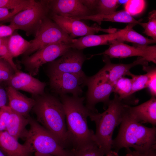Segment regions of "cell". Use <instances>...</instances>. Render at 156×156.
<instances>
[{
	"mask_svg": "<svg viewBox=\"0 0 156 156\" xmlns=\"http://www.w3.org/2000/svg\"><path fill=\"white\" fill-rule=\"evenodd\" d=\"M60 96L65 112L67 137L71 149L95 143L94 133L89 128L87 122V118L92 111L84 105L85 98L67 94Z\"/></svg>",
	"mask_w": 156,
	"mask_h": 156,
	"instance_id": "obj_1",
	"label": "cell"
},
{
	"mask_svg": "<svg viewBox=\"0 0 156 156\" xmlns=\"http://www.w3.org/2000/svg\"><path fill=\"white\" fill-rule=\"evenodd\" d=\"M33 97L35 103L32 110L36 116V120L52 133L63 146L69 149L65 114L61 100L45 93Z\"/></svg>",
	"mask_w": 156,
	"mask_h": 156,
	"instance_id": "obj_2",
	"label": "cell"
},
{
	"mask_svg": "<svg viewBox=\"0 0 156 156\" xmlns=\"http://www.w3.org/2000/svg\"><path fill=\"white\" fill-rule=\"evenodd\" d=\"M127 105L116 137L113 140L112 148L118 153L122 148H134L142 152L156 148V128L148 127L136 120L130 114Z\"/></svg>",
	"mask_w": 156,
	"mask_h": 156,
	"instance_id": "obj_3",
	"label": "cell"
},
{
	"mask_svg": "<svg viewBox=\"0 0 156 156\" xmlns=\"http://www.w3.org/2000/svg\"><path fill=\"white\" fill-rule=\"evenodd\" d=\"M126 104L115 94L105 111L101 113L92 112L89 116L96 126L94 142L105 155L112 150L113 133L121 122Z\"/></svg>",
	"mask_w": 156,
	"mask_h": 156,
	"instance_id": "obj_4",
	"label": "cell"
},
{
	"mask_svg": "<svg viewBox=\"0 0 156 156\" xmlns=\"http://www.w3.org/2000/svg\"><path fill=\"white\" fill-rule=\"evenodd\" d=\"M30 128L25 142L34 153L54 156H72L70 150L65 148L57 139L37 121L28 116Z\"/></svg>",
	"mask_w": 156,
	"mask_h": 156,
	"instance_id": "obj_5",
	"label": "cell"
},
{
	"mask_svg": "<svg viewBox=\"0 0 156 156\" xmlns=\"http://www.w3.org/2000/svg\"><path fill=\"white\" fill-rule=\"evenodd\" d=\"M34 36L29 41L30 46L23 54L24 57L51 44L60 42L70 44L73 39L48 16L42 21Z\"/></svg>",
	"mask_w": 156,
	"mask_h": 156,
	"instance_id": "obj_6",
	"label": "cell"
},
{
	"mask_svg": "<svg viewBox=\"0 0 156 156\" xmlns=\"http://www.w3.org/2000/svg\"><path fill=\"white\" fill-rule=\"evenodd\" d=\"M49 12L47 0H34L32 5L16 14L8 22L16 30L25 31L27 36L35 35Z\"/></svg>",
	"mask_w": 156,
	"mask_h": 156,
	"instance_id": "obj_7",
	"label": "cell"
},
{
	"mask_svg": "<svg viewBox=\"0 0 156 156\" xmlns=\"http://www.w3.org/2000/svg\"><path fill=\"white\" fill-rule=\"evenodd\" d=\"M70 48V44L63 42L49 45L29 55L24 57L22 63L29 74L33 76L38 74L43 65L54 61Z\"/></svg>",
	"mask_w": 156,
	"mask_h": 156,
	"instance_id": "obj_8",
	"label": "cell"
},
{
	"mask_svg": "<svg viewBox=\"0 0 156 156\" xmlns=\"http://www.w3.org/2000/svg\"><path fill=\"white\" fill-rule=\"evenodd\" d=\"M107 55L110 58H125L139 56L144 58L147 62L156 63V46L141 45L135 44L129 46L116 40L111 42L109 47L104 52L98 55Z\"/></svg>",
	"mask_w": 156,
	"mask_h": 156,
	"instance_id": "obj_9",
	"label": "cell"
},
{
	"mask_svg": "<svg viewBox=\"0 0 156 156\" xmlns=\"http://www.w3.org/2000/svg\"><path fill=\"white\" fill-rule=\"evenodd\" d=\"M51 88L60 95L70 93L80 96L83 92L82 86L85 85L87 77L62 72H48Z\"/></svg>",
	"mask_w": 156,
	"mask_h": 156,
	"instance_id": "obj_10",
	"label": "cell"
},
{
	"mask_svg": "<svg viewBox=\"0 0 156 156\" xmlns=\"http://www.w3.org/2000/svg\"><path fill=\"white\" fill-rule=\"evenodd\" d=\"M86 59L82 51L71 48L60 58L49 63L47 73H67L86 78L87 76L82 70V67Z\"/></svg>",
	"mask_w": 156,
	"mask_h": 156,
	"instance_id": "obj_11",
	"label": "cell"
},
{
	"mask_svg": "<svg viewBox=\"0 0 156 156\" xmlns=\"http://www.w3.org/2000/svg\"><path fill=\"white\" fill-rule=\"evenodd\" d=\"M85 85L88 87L86 106L89 110L97 112L95 106L100 102L107 106L110 101V95L113 92V84L104 81L93 76L87 77Z\"/></svg>",
	"mask_w": 156,
	"mask_h": 156,
	"instance_id": "obj_12",
	"label": "cell"
},
{
	"mask_svg": "<svg viewBox=\"0 0 156 156\" xmlns=\"http://www.w3.org/2000/svg\"><path fill=\"white\" fill-rule=\"evenodd\" d=\"M50 18L72 39L94 34L100 31L107 33L111 31L110 28L89 26L80 20L71 17L53 14Z\"/></svg>",
	"mask_w": 156,
	"mask_h": 156,
	"instance_id": "obj_13",
	"label": "cell"
},
{
	"mask_svg": "<svg viewBox=\"0 0 156 156\" xmlns=\"http://www.w3.org/2000/svg\"><path fill=\"white\" fill-rule=\"evenodd\" d=\"M47 2L51 15L71 18L93 15L92 11L83 5L80 0H47Z\"/></svg>",
	"mask_w": 156,
	"mask_h": 156,
	"instance_id": "obj_14",
	"label": "cell"
},
{
	"mask_svg": "<svg viewBox=\"0 0 156 156\" xmlns=\"http://www.w3.org/2000/svg\"><path fill=\"white\" fill-rule=\"evenodd\" d=\"M8 86L17 90H21L31 94L33 96L44 93L47 83L35 78L29 74L18 70L14 73L6 82Z\"/></svg>",
	"mask_w": 156,
	"mask_h": 156,
	"instance_id": "obj_15",
	"label": "cell"
},
{
	"mask_svg": "<svg viewBox=\"0 0 156 156\" xmlns=\"http://www.w3.org/2000/svg\"><path fill=\"white\" fill-rule=\"evenodd\" d=\"M136 25L129 23L124 29L114 33L100 35H90L77 39H73L70 44L71 48L81 50L87 47L110 44L112 42L116 40Z\"/></svg>",
	"mask_w": 156,
	"mask_h": 156,
	"instance_id": "obj_16",
	"label": "cell"
},
{
	"mask_svg": "<svg viewBox=\"0 0 156 156\" xmlns=\"http://www.w3.org/2000/svg\"><path fill=\"white\" fill-rule=\"evenodd\" d=\"M105 56L103 61L105 64L100 70L105 79L109 83L114 84L119 79L126 75L130 76V69L138 65H147L148 62L144 58L139 57L133 62L129 64H114L111 63L109 57Z\"/></svg>",
	"mask_w": 156,
	"mask_h": 156,
	"instance_id": "obj_17",
	"label": "cell"
},
{
	"mask_svg": "<svg viewBox=\"0 0 156 156\" xmlns=\"http://www.w3.org/2000/svg\"><path fill=\"white\" fill-rule=\"evenodd\" d=\"M0 149L6 156H33L34 153L29 144L20 143L5 131L0 132Z\"/></svg>",
	"mask_w": 156,
	"mask_h": 156,
	"instance_id": "obj_18",
	"label": "cell"
},
{
	"mask_svg": "<svg viewBox=\"0 0 156 156\" xmlns=\"http://www.w3.org/2000/svg\"><path fill=\"white\" fill-rule=\"evenodd\" d=\"M128 110L136 120L142 124L149 123L156 125V99L152 97L148 101L136 106L127 105Z\"/></svg>",
	"mask_w": 156,
	"mask_h": 156,
	"instance_id": "obj_19",
	"label": "cell"
},
{
	"mask_svg": "<svg viewBox=\"0 0 156 156\" xmlns=\"http://www.w3.org/2000/svg\"><path fill=\"white\" fill-rule=\"evenodd\" d=\"M11 109L25 117H27L35 103L33 98H29L18 90L8 86L5 89Z\"/></svg>",
	"mask_w": 156,
	"mask_h": 156,
	"instance_id": "obj_20",
	"label": "cell"
},
{
	"mask_svg": "<svg viewBox=\"0 0 156 156\" xmlns=\"http://www.w3.org/2000/svg\"><path fill=\"white\" fill-rule=\"evenodd\" d=\"M29 116L25 117L11 110L5 131L18 140L20 138H25L28 131L26 127L29 124Z\"/></svg>",
	"mask_w": 156,
	"mask_h": 156,
	"instance_id": "obj_21",
	"label": "cell"
},
{
	"mask_svg": "<svg viewBox=\"0 0 156 156\" xmlns=\"http://www.w3.org/2000/svg\"><path fill=\"white\" fill-rule=\"evenodd\" d=\"M80 20H90L99 24L103 21L133 23L139 24L140 22L137 21L125 10L115 11L106 14H94L83 17L73 18Z\"/></svg>",
	"mask_w": 156,
	"mask_h": 156,
	"instance_id": "obj_22",
	"label": "cell"
},
{
	"mask_svg": "<svg viewBox=\"0 0 156 156\" xmlns=\"http://www.w3.org/2000/svg\"><path fill=\"white\" fill-rule=\"evenodd\" d=\"M14 33L9 37L8 41V48L13 58L23 54L30 46V41Z\"/></svg>",
	"mask_w": 156,
	"mask_h": 156,
	"instance_id": "obj_23",
	"label": "cell"
},
{
	"mask_svg": "<svg viewBox=\"0 0 156 156\" xmlns=\"http://www.w3.org/2000/svg\"><path fill=\"white\" fill-rule=\"evenodd\" d=\"M132 88L131 79L122 77L114 84L113 92L117 94L119 99L124 103L125 100L131 95Z\"/></svg>",
	"mask_w": 156,
	"mask_h": 156,
	"instance_id": "obj_24",
	"label": "cell"
},
{
	"mask_svg": "<svg viewBox=\"0 0 156 156\" xmlns=\"http://www.w3.org/2000/svg\"><path fill=\"white\" fill-rule=\"evenodd\" d=\"M129 29L122 36L116 40L120 42L127 41L141 45H148L156 43V40L145 37L134 30Z\"/></svg>",
	"mask_w": 156,
	"mask_h": 156,
	"instance_id": "obj_25",
	"label": "cell"
},
{
	"mask_svg": "<svg viewBox=\"0 0 156 156\" xmlns=\"http://www.w3.org/2000/svg\"><path fill=\"white\" fill-rule=\"evenodd\" d=\"M72 156H105V154L95 143L70 149Z\"/></svg>",
	"mask_w": 156,
	"mask_h": 156,
	"instance_id": "obj_26",
	"label": "cell"
},
{
	"mask_svg": "<svg viewBox=\"0 0 156 156\" xmlns=\"http://www.w3.org/2000/svg\"><path fill=\"white\" fill-rule=\"evenodd\" d=\"M147 23L140 22L139 25L144 28V33L152 39L156 40V11L153 10L148 14Z\"/></svg>",
	"mask_w": 156,
	"mask_h": 156,
	"instance_id": "obj_27",
	"label": "cell"
},
{
	"mask_svg": "<svg viewBox=\"0 0 156 156\" xmlns=\"http://www.w3.org/2000/svg\"><path fill=\"white\" fill-rule=\"evenodd\" d=\"M119 5L117 0H98L95 9L96 14H106L115 12Z\"/></svg>",
	"mask_w": 156,
	"mask_h": 156,
	"instance_id": "obj_28",
	"label": "cell"
},
{
	"mask_svg": "<svg viewBox=\"0 0 156 156\" xmlns=\"http://www.w3.org/2000/svg\"><path fill=\"white\" fill-rule=\"evenodd\" d=\"M132 80V88L131 95L138 91L147 88L149 79V75L145 74L136 75L131 73L130 75Z\"/></svg>",
	"mask_w": 156,
	"mask_h": 156,
	"instance_id": "obj_29",
	"label": "cell"
},
{
	"mask_svg": "<svg viewBox=\"0 0 156 156\" xmlns=\"http://www.w3.org/2000/svg\"><path fill=\"white\" fill-rule=\"evenodd\" d=\"M145 5L144 0H127L124 5L125 10L132 16L141 13L144 10Z\"/></svg>",
	"mask_w": 156,
	"mask_h": 156,
	"instance_id": "obj_30",
	"label": "cell"
},
{
	"mask_svg": "<svg viewBox=\"0 0 156 156\" xmlns=\"http://www.w3.org/2000/svg\"><path fill=\"white\" fill-rule=\"evenodd\" d=\"M34 0H0V8L26 9L32 5Z\"/></svg>",
	"mask_w": 156,
	"mask_h": 156,
	"instance_id": "obj_31",
	"label": "cell"
},
{
	"mask_svg": "<svg viewBox=\"0 0 156 156\" xmlns=\"http://www.w3.org/2000/svg\"><path fill=\"white\" fill-rule=\"evenodd\" d=\"M143 70L146 71L149 75V79L147 86L152 97L156 96V69L144 65L143 66Z\"/></svg>",
	"mask_w": 156,
	"mask_h": 156,
	"instance_id": "obj_32",
	"label": "cell"
},
{
	"mask_svg": "<svg viewBox=\"0 0 156 156\" xmlns=\"http://www.w3.org/2000/svg\"><path fill=\"white\" fill-rule=\"evenodd\" d=\"M9 37L7 40L0 46V58L3 59L8 62L15 72L18 70L16 65L13 61L14 58L10 53L8 48V41Z\"/></svg>",
	"mask_w": 156,
	"mask_h": 156,
	"instance_id": "obj_33",
	"label": "cell"
},
{
	"mask_svg": "<svg viewBox=\"0 0 156 156\" xmlns=\"http://www.w3.org/2000/svg\"><path fill=\"white\" fill-rule=\"evenodd\" d=\"M24 9L23 8H0V22H8L16 14Z\"/></svg>",
	"mask_w": 156,
	"mask_h": 156,
	"instance_id": "obj_34",
	"label": "cell"
},
{
	"mask_svg": "<svg viewBox=\"0 0 156 156\" xmlns=\"http://www.w3.org/2000/svg\"><path fill=\"white\" fill-rule=\"evenodd\" d=\"M11 111L8 105L0 107V132L5 131L8 119Z\"/></svg>",
	"mask_w": 156,
	"mask_h": 156,
	"instance_id": "obj_35",
	"label": "cell"
},
{
	"mask_svg": "<svg viewBox=\"0 0 156 156\" xmlns=\"http://www.w3.org/2000/svg\"><path fill=\"white\" fill-rule=\"evenodd\" d=\"M14 73V70L11 66L0 69V83L8 81Z\"/></svg>",
	"mask_w": 156,
	"mask_h": 156,
	"instance_id": "obj_36",
	"label": "cell"
},
{
	"mask_svg": "<svg viewBox=\"0 0 156 156\" xmlns=\"http://www.w3.org/2000/svg\"><path fill=\"white\" fill-rule=\"evenodd\" d=\"M16 30L13 26L0 25V37H5L11 35Z\"/></svg>",
	"mask_w": 156,
	"mask_h": 156,
	"instance_id": "obj_37",
	"label": "cell"
},
{
	"mask_svg": "<svg viewBox=\"0 0 156 156\" xmlns=\"http://www.w3.org/2000/svg\"><path fill=\"white\" fill-rule=\"evenodd\" d=\"M126 149L131 154L132 156H156V148H152L142 152L135 151H132L129 148Z\"/></svg>",
	"mask_w": 156,
	"mask_h": 156,
	"instance_id": "obj_38",
	"label": "cell"
},
{
	"mask_svg": "<svg viewBox=\"0 0 156 156\" xmlns=\"http://www.w3.org/2000/svg\"><path fill=\"white\" fill-rule=\"evenodd\" d=\"M0 83V107L6 105L8 96L6 89L1 85Z\"/></svg>",
	"mask_w": 156,
	"mask_h": 156,
	"instance_id": "obj_39",
	"label": "cell"
},
{
	"mask_svg": "<svg viewBox=\"0 0 156 156\" xmlns=\"http://www.w3.org/2000/svg\"><path fill=\"white\" fill-rule=\"evenodd\" d=\"M98 0H80L81 2L88 9L92 10L95 9Z\"/></svg>",
	"mask_w": 156,
	"mask_h": 156,
	"instance_id": "obj_40",
	"label": "cell"
},
{
	"mask_svg": "<svg viewBox=\"0 0 156 156\" xmlns=\"http://www.w3.org/2000/svg\"><path fill=\"white\" fill-rule=\"evenodd\" d=\"M127 154L124 156H132L131 154L128 151L126 150ZM105 156H119L118 153L112 150L110 152L106 154Z\"/></svg>",
	"mask_w": 156,
	"mask_h": 156,
	"instance_id": "obj_41",
	"label": "cell"
},
{
	"mask_svg": "<svg viewBox=\"0 0 156 156\" xmlns=\"http://www.w3.org/2000/svg\"><path fill=\"white\" fill-rule=\"evenodd\" d=\"M33 156H54L53 155H47V154H44L41 153H34V155Z\"/></svg>",
	"mask_w": 156,
	"mask_h": 156,
	"instance_id": "obj_42",
	"label": "cell"
},
{
	"mask_svg": "<svg viewBox=\"0 0 156 156\" xmlns=\"http://www.w3.org/2000/svg\"><path fill=\"white\" fill-rule=\"evenodd\" d=\"M8 37H0V46L7 40Z\"/></svg>",
	"mask_w": 156,
	"mask_h": 156,
	"instance_id": "obj_43",
	"label": "cell"
},
{
	"mask_svg": "<svg viewBox=\"0 0 156 156\" xmlns=\"http://www.w3.org/2000/svg\"><path fill=\"white\" fill-rule=\"evenodd\" d=\"M0 156H6L3 152L0 149Z\"/></svg>",
	"mask_w": 156,
	"mask_h": 156,
	"instance_id": "obj_44",
	"label": "cell"
}]
</instances>
